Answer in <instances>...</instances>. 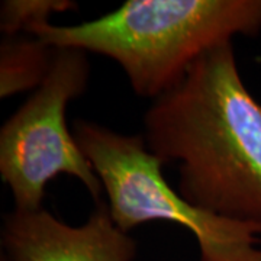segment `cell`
Listing matches in <instances>:
<instances>
[{
	"label": "cell",
	"instance_id": "5",
	"mask_svg": "<svg viewBox=\"0 0 261 261\" xmlns=\"http://www.w3.org/2000/svg\"><path fill=\"white\" fill-rule=\"evenodd\" d=\"M0 237L9 261H132L137 254L135 240L116 226L103 200L80 226L44 207L15 209L5 215Z\"/></svg>",
	"mask_w": 261,
	"mask_h": 261
},
{
	"label": "cell",
	"instance_id": "8",
	"mask_svg": "<svg viewBox=\"0 0 261 261\" xmlns=\"http://www.w3.org/2000/svg\"><path fill=\"white\" fill-rule=\"evenodd\" d=\"M2 261H9L8 258H5V257H2Z\"/></svg>",
	"mask_w": 261,
	"mask_h": 261
},
{
	"label": "cell",
	"instance_id": "2",
	"mask_svg": "<svg viewBox=\"0 0 261 261\" xmlns=\"http://www.w3.org/2000/svg\"><path fill=\"white\" fill-rule=\"evenodd\" d=\"M261 31V0H128L73 27L44 22L29 31L56 48L116 61L135 93L154 100L207 51Z\"/></svg>",
	"mask_w": 261,
	"mask_h": 261
},
{
	"label": "cell",
	"instance_id": "3",
	"mask_svg": "<svg viewBox=\"0 0 261 261\" xmlns=\"http://www.w3.org/2000/svg\"><path fill=\"white\" fill-rule=\"evenodd\" d=\"M73 135L108 196L113 222L123 232L151 221L181 225L195 235L202 261H261L260 229L218 218L186 202L163 176V163L142 135H125L77 119Z\"/></svg>",
	"mask_w": 261,
	"mask_h": 261
},
{
	"label": "cell",
	"instance_id": "4",
	"mask_svg": "<svg viewBox=\"0 0 261 261\" xmlns=\"http://www.w3.org/2000/svg\"><path fill=\"white\" fill-rule=\"evenodd\" d=\"M89 79L87 53L57 48L44 83L3 123L0 176L12 192L15 209H41L45 187L58 174L80 180L96 202L102 200V181L65 121L68 103L86 92Z\"/></svg>",
	"mask_w": 261,
	"mask_h": 261
},
{
	"label": "cell",
	"instance_id": "6",
	"mask_svg": "<svg viewBox=\"0 0 261 261\" xmlns=\"http://www.w3.org/2000/svg\"><path fill=\"white\" fill-rule=\"evenodd\" d=\"M57 48L35 34L5 35L0 45V97L37 90L53 67Z\"/></svg>",
	"mask_w": 261,
	"mask_h": 261
},
{
	"label": "cell",
	"instance_id": "7",
	"mask_svg": "<svg viewBox=\"0 0 261 261\" xmlns=\"http://www.w3.org/2000/svg\"><path fill=\"white\" fill-rule=\"evenodd\" d=\"M74 8L75 3L67 0H6L0 9V29L5 35L29 32L39 23L49 22L53 13Z\"/></svg>",
	"mask_w": 261,
	"mask_h": 261
},
{
	"label": "cell",
	"instance_id": "1",
	"mask_svg": "<svg viewBox=\"0 0 261 261\" xmlns=\"http://www.w3.org/2000/svg\"><path fill=\"white\" fill-rule=\"evenodd\" d=\"M145 145L177 163V192L200 211L261 231V105L245 87L232 42L207 51L151 100Z\"/></svg>",
	"mask_w": 261,
	"mask_h": 261
}]
</instances>
